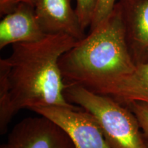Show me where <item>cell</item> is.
I'll list each match as a JSON object with an SVG mask.
<instances>
[{"label":"cell","instance_id":"obj_1","mask_svg":"<svg viewBox=\"0 0 148 148\" xmlns=\"http://www.w3.org/2000/svg\"><path fill=\"white\" fill-rule=\"evenodd\" d=\"M78 41L64 34H47L39 41L16 43L0 60V133L24 108H76L66 99L60 57Z\"/></svg>","mask_w":148,"mask_h":148},{"label":"cell","instance_id":"obj_2","mask_svg":"<svg viewBox=\"0 0 148 148\" xmlns=\"http://www.w3.org/2000/svg\"><path fill=\"white\" fill-rule=\"evenodd\" d=\"M65 84L97 92L134 71L117 4L106 19L59 60Z\"/></svg>","mask_w":148,"mask_h":148},{"label":"cell","instance_id":"obj_3","mask_svg":"<svg viewBox=\"0 0 148 148\" xmlns=\"http://www.w3.org/2000/svg\"><path fill=\"white\" fill-rule=\"evenodd\" d=\"M64 95L95 118L111 148H147L139 122L128 107L78 84H66Z\"/></svg>","mask_w":148,"mask_h":148},{"label":"cell","instance_id":"obj_4","mask_svg":"<svg viewBox=\"0 0 148 148\" xmlns=\"http://www.w3.org/2000/svg\"><path fill=\"white\" fill-rule=\"evenodd\" d=\"M31 110L58 125L75 148H111L95 118L80 107L39 106Z\"/></svg>","mask_w":148,"mask_h":148},{"label":"cell","instance_id":"obj_5","mask_svg":"<svg viewBox=\"0 0 148 148\" xmlns=\"http://www.w3.org/2000/svg\"><path fill=\"white\" fill-rule=\"evenodd\" d=\"M39 115V114H38ZM0 148H75L61 127L45 116L25 118L15 125Z\"/></svg>","mask_w":148,"mask_h":148},{"label":"cell","instance_id":"obj_6","mask_svg":"<svg viewBox=\"0 0 148 148\" xmlns=\"http://www.w3.org/2000/svg\"><path fill=\"white\" fill-rule=\"evenodd\" d=\"M128 50L136 65L148 62V0H119Z\"/></svg>","mask_w":148,"mask_h":148},{"label":"cell","instance_id":"obj_7","mask_svg":"<svg viewBox=\"0 0 148 148\" xmlns=\"http://www.w3.org/2000/svg\"><path fill=\"white\" fill-rule=\"evenodd\" d=\"M34 6L45 34H67L77 40L86 36L71 0H35Z\"/></svg>","mask_w":148,"mask_h":148},{"label":"cell","instance_id":"obj_8","mask_svg":"<svg viewBox=\"0 0 148 148\" xmlns=\"http://www.w3.org/2000/svg\"><path fill=\"white\" fill-rule=\"evenodd\" d=\"M0 21V49L9 45L39 41L47 36L37 18L34 5L20 3Z\"/></svg>","mask_w":148,"mask_h":148},{"label":"cell","instance_id":"obj_9","mask_svg":"<svg viewBox=\"0 0 148 148\" xmlns=\"http://www.w3.org/2000/svg\"><path fill=\"white\" fill-rule=\"evenodd\" d=\"M96 92L110 96L125 106L133 101L148 103V62L138 64L132 73Z\"/></svg>","mask_w":148,"mask_h":148},{"label":"cell","instance_id":"obj_10","mask_svg":"<svg viewBox=\"0 0 148 148\" xmlns=\"http://www.w3.org/2000/svg\"><path fill=\"white\" fill-rule=\"evenodd\" d=\"M75 12L79 18V23L84 29L90 27L93 16L97 0H75Z\"/></svg>","mask_w":148,"mask_h":148},{"label":"cell","instance_id":"obj_11","mask_svg":"<svg viewBox=\"0 0 148 148\" xmlns=\"http://www.w3.org/2000/svg\"><path fill=\"white\" fill-rule=\"evenodd\" d=\"M117 0H97L93 16L90 25V30L106 19L113 11Z\"/></svg>","mask_w":148,"mask_h":148},{"label":"cell","instance_id":"obj_12","mask_svg":"<svg viewBox=\"0 0 148 148\" xmlns=\"http://www.w3.org/2000/svg\"><path fill=\"white\" fill-rule=\"evenodd\" d=\"M126 106L134 112L139 122L144 135L148 137V103L141 101H133Z\"/></svg>","mask_w":148,"mask_h":148},{"label":"cell","instance_id":"obj_13","mask_svg":"<svg viewBox=\"0 0 148 148\" xmlns=\"http://www.w3.org/2000/svg\"><path fill=\"white\" fill-rule=\"evenodd\" d=\"M35 0H0V15L3 16L14 10L20 3L34 5Z\"/></svg>","mask_w":148,"mask_h":148},{"label":"cell","instance_id":"obj_14","mask_svg":"<svg viewBox=\"0 0 148 148\" xmlns=\"http://www.w3.org/2000/svg\"><path fill=\"white\" fill-rule=\"evenodd\" d=\"M145 143H146V146H147V148H148V137L147 136H145Z\"/></svg>","mask_w":148,"mask_h":148}]
</instances>
